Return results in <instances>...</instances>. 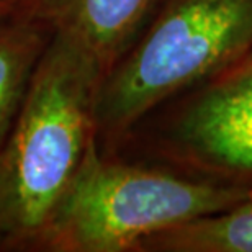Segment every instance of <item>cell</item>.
Instances as JSON below:
<instances>
[{
    "label": "cell",
    "mask_w": 252,
    "mask_h": 252,
    "mask_svg": "<svg viewBox=\"0 0 252 252\" xmlns=\"http://www.w3.org/2000/svg\"><path fill=\"white\" fill-rule=\"evenodd\" d=\"M102 79L87 54L54 33L0 148L3 249L41 248L59 205L97 141L95 105Z\"/></svg>",
    "instance_id": "6da1fadb"
},
{
    "label": "cell",
    "mask_w": 252,
    "mask_h": 252,
    "mask_svg": "<svg viewBox=\"0 0 252 252\" xmlns=\"http://www.w3.org/2000/svg\"><path fill=\"white\" fill-rule=\"evenodd\" d=\"M252 198L239 187L191 182L105 159L97 141L54 215L39 251H139L146 239Z\"/></svg>",
    "instance_id": "7a4b0ae2"
},
{
    "label": "cell",
    "mask_w": 252,
    "mask_h": 252,
    "mask_svg": "<svg viewBox=\"0 0 252 252\" xmlns=\"http://www.w3.org/2000/svg\"><path fill=\"white\" fill-rule=\"evenodd\" d=\"M252 46V0H170L100 82L97 136H120Z\"/></svg>",
    "instance_id": "3957f363"
},
{
    "label": "cell",
    "mask_w": 252,
    "mask_h": 252,
    "mask_svg": "<svg viewBox=\"0 0 252 252\" xmlns=\"http://www.w3.org/2000/svg\"><path fill=\"white\" fill-rule=\"evenodd\" d=\"M159 0H34L30 15L46 22L90 58L102 77L143 32ZM103 80V79H102Z\"/></svg>",
    "instance_id": "277c9868"
},
{
    "label": "cell",
    "mask_w": 252,
    "mask_h": 252,
    "mask_svg": "<svg viewBox=\"0 0 252 252\" xmlns=\"http://www.w3.org/2000/svg\"><path fill=\"white\" fill-rule=\"evenodd\" d=\"M179 134L195 153L252 172V61L206 92L184 117Z\"/></svg>",
    "instance_id": "5b68a950"
},
{
    "label": "cell",
    "mask_w": 252,
    "mask_h": 252,
    "mask_svg": "<svg viewBox=\"0 0 252 252\" xmlns=\"http://www.w3.org/2000/svg\"><path fill=\"white\" fill-rule=\"evenodd\" d=\"M53 36L54 30L33 15L0 18V148Z\"/></svg>",
    "instance_id": "8992f818"
},
{
    "label": "cell",
    "mask_w": 252,
    "mask_h": 252,
    "mask_svg": "<svg viewBox=\"0 0 252 252\" xmlns=\"http://www.w3.org/2000/svg\"><path fill=\"white\" fill-rule=\"evenodd\" d=\"M139 251L252 252V203L233 206L146 239Z\"/></svg>",
    "instance_id": "52a82bcc"
},
{
    "label": "cell",
    "mask_w": 252,
    "mask_h": 252,
    "mask_svg": "<svg viewBox=\"0 0 252 252\" xmlns=\"http://www.w3.org/2000/svg\"><path fill=\"white\" fill-rule=\"evenodd\" d=\"M34 0H0V18L30 15Z\"/></svg>",
    "instance_id": "ba28073f"
},
{
    "label": "cell",
    "mask_w": 252,
    "mask_h": 252,
    "mask_svg": "<svg viewBox=\"0 0 252 252\" xmlns=\"http://www.w3.org/2000/svg\"><path fill=\"white\" fill-rule=\"evenodd\" d=\"M0 249H3V239H2V236H0Z\"/></svg>",
    "instance_id": "9c48e42d"
}]
</instances>
